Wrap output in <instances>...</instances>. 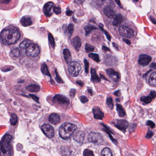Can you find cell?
Wrapping results in <instances>:
<instances>
[{"mask_svg":"<svg viewBox=\"0 0 156 156\" xmlns=\"http://www.w3.org/2000/svg\"><path fill=\"white\" fill-rule=\"evenodd\" d=\"M21 34L17 27L8 26L1 31L0 38L1 43L5 46L14 44L19 40Z\"/></svg>","mask_w":156,"mask_h":156,"instance_id":"1","label":"cell"},{"mask_svg":"<svg viewBox=\"0 0 156 156\" xmlns=\"http://www.w3.org/2000/svg\"><path fill=\"white\" fill-rule=\"evenodd\" d=\"M77 130V126L74 124L65 123L62 124L59 129V135L63 139L68 140Z\"/></svg>","mask_w":156,"mask_h":156,"instance_id":"2","label":"cell"},{"mask_svg":"<svg viewBox=\"0 0 156 156\" xmlns=\"http://www.w3.org/2000/svg\"><path fill=\"white\" fill-rule=\"evenodd\" d=\"M12 137L10 135H5L0 142V156H11V145Z\"/></svg>","mask_w":156,"mask_h":156,"instance_id":"3","label":"cell"},{"mask_svg":"<svg viewBox=\"0 0 156 156\" xmlns=\"http://www.w3.org/2000/svg\"><path fill=\"white\" fill-rule=\"evenodd\" d=\"M69 73L72 77H77L82 70L81 63L78 61H73L69 63L68 68Z\"/></svg>","mask_w":156,"mask_h":156,"instance_id":"4","label":"cell"},{"mask_svg":"<svg viewBox=\"0 0 156 156\" xmlns=\"http://www.w3.org/2000/svg\"><path fill=\"white\" fill-rule=\"evenodd\" d=\"M19 0H0V9L9 10L18 5Z\"/></svg>","mask_w":156,"mask_h":156,"instance_id":"5","label":"cell"},{"mask_svg":"<svg viewBox=\"0 0 156 156\" xmlns=\"http://www.w3.org/2000/svg\"><path fill=\"white\" fill-rule=\"evenodd\" d=\"M40 53L39 46L36 43H31L26 49V53L28 56L36 57Z\"/></svg>","mask_w":156,"mask_h":156,"instance_id":"6","label":"cell"},{"mask_svg":"<svg viewBox=\"0 0 156 156\" xmlns=\"http://www.w3.org/2000/svg\"><path fill=\"white\" fill-rule=\"evenodd\" d=\"M119 32L121 36L127 38H132L135 36L134 31L128 27L124 25L120 27Z\"/></svg>","mask_w":156,"mask_h":156,"instance_id":"7","label":"cell"},{"mask_svg":"<svg viewBox=\"0 0 156 156\" xmlns=\"http://www.w3.org/2000/svg\"><path fill=\"white\" fill-rule=\"evenodd\" d=\"M88 140L91 142L95 144H100L103 142V139L100 134L91 132L88 135Z\"/></svg>","mask_w":156,"mask_h":156,"instance_id":"8","label":"cell"},{"mask_svg":"<svg viewBox=\"0 0 156 156\" xmlns=\"http://www.w3.org/2000/svg\"><path fill=\"white\" fill-rule=\"evenodd\" d=\"M53 101L55 103L61 105H68L70 103V99L67 97L61 94L56 95L53 98Z\"/></svg>","mask_w":156,"mask_h":156,"instance_id":"9","label":"cell"},{"mask_svg":"<svg viewBox=\"0 0 156 156\" xmlns=\"http://www.w3.org/2000/svg\"><path fill=\"white\" fill-rule=\"evenodd\" d=\"M41 129L43 133L47 137L52 138L54 137L55 134L54 128L50 124H44L42 126Z\"/></svg>","mask_w":156,"mask_h":156,"instance_id":"10","label":"cell"},{"mask_svg":"<svg viewBox=\"0 0 156 156\" xmlns=\"http://www.w3.org/2000/svg\"><path fill=\"white\" fill-rule=\"evenodd\" d=\"M113 123L115 127L121 131H125L128 127L129 123L126 120H116Z\"/></svg>","mask_w":156,"mask_h":156,"instance_id":"11","label":"cell"},{"mask_svg":"<svg viewBox=\"0 0 156 156\" xmlns=\"http://www.w3.org/2000/svg\"><path fill=\"white\" fill-rule=\"evenodd\" d=\"M152 61V57L146 54H142L139 56V64L142 66H147Z\"/></svg>","mask_w":156,"mask_h":156,"instance_id":"12","label":"cell"},{"mask_svg":"<svg viewBox=\"0 0 156 156\" xmlns=\"http://www.w3.org/2000/svg\"><path fill=\"white\" fill-rule=\"evenodd\" d=\"M54 3L48 2L46 3L43 7V11L47 17H51L53 13Z\"/></svg>","mask_w":156,"mask_h":156,"instance_id":"13","label":"cell"},{"mask_svg":"<svg viewBox=\"0 0 156 156\" xmlns=\"http://www.w3.org/2000/svg\"><path fill=\"white\" fill-rule=\"evenodd\" d=\"M106 73L110 78L114 82H117L119 80L120 78L119 73L113 69H108L106 70Z\"/></svg>","mask_w":156,"mask_h":156,"instance_id":"14","label":"cell"},{"mask_svg":"<svg viewBox=\"0 0 156 156\" xmlns=\"http://www.w3.org/2000/svg\"><path fill=\"white\" fill-rule=\"evenodd\" d=\"M85 133L82 130H79L75 133L74 134L73 138L74 140L76 142H77L81 143L83 141L84 138H85Z\"/></svg>","mask_w":156,"mask_h":156,"instance_id":"15","label":"cell"},{"mask_svg":"<svg viewBox=\"0 0 156 156\" xmlns=\"http://www.w3.org/2000/svg\"><path fill=\"white\" fill-rule=\"evenodd\" d=\"M21 25L24 27H28L32 25L33 24L32 19L30 16H24L20 20Z\"/></svg>","mask_w":156,"mask_h":156,"instance_id":"16","label":"cell"},{"mask_svg":"<svg viewBox=\"0 0 156 156\" xmlns=\"http://www.w3.org/2000/svg\"><path fill=\"white\" fill-rule=\"evenodd\" d=\"M93 113L95 119L102 120L104 116V114L98 107H94L93 109Z\"/></svg>","mask_w":156,"mask_h":156,"instance_id":"17","label":"cell"},{"mask_svg":"<svg viewBox=\"0 0 156 156\" xmlns=\"http://www.w3.org/2000/svg\"><path fill=\"white\" fill-rule=\"evenodd\" d=\"M103 13L108 18H111L114 17L115 16V11L113 8L110 6H107L103 9Z\"/></svg>","mask_w":156,"mask_h":156,"instance_id":"18","label":"cell"},{"mask_svg":"<svg viewBox=\"0 0 156 156\" xmlns=\"http://www.w3.org/2000/svg\"><path fill=\"white\" fill-rule=\"evenodd\" d=\"M71 44L75 49L77 51H78L80 49L82 43H81V39L79 37L77 36L74 38L71 41Z\"/></svg>","mask_w":156,"mask_h":156,"instance_id":"19","label":"cell"},{"mask_svg":"<svg viewBox=\"0 0 156 156\" xmlns=\"http://www.w3.org/2000/svg\"><path fill=\"white\" fill-rule=\"evenodd\" d=\"M48 120L52 124L57 125L58 123H60L61 119H60V116L58 114L53 113L49 116Z\"/></svg>","mask_w":156,"mask_h":156,"instance_id":"20","label":"cell"},{"mask_svg":"<svg viewBox=\"0 0 156 156\" xmlns=\"http://www.w3.org/2000/svg\"><path fill=\"white\" fill-rule=\"evenodd\" d=\"M91 80L93 83H98L100 82V79L99 78L95 69L92 68L91 69Z\"/></svg>","mask_w":156,"mask_h":156,"instance_id":"21","label":"cell"},{"mask_svg":"<svg viewBox=\"0 0 156 156\" xmlns=\"http://www.w3.org/2000/svg\"><path fill=\"white\" fill-rule=\"evenodd\" d=\"M63 55L66 62L68 64L71 61V56L70 51L68 49H66L63 51Z\"/></svg>","mask_w":156,"mask_h":156,"instance_id":"22","label":"cell"},{"mask_svg":"<svg viewBox=\"0 0 156 156\" xmlns=\"http://www.w3.org/2000/svg\"><path fill=\"white\" fill-rule=\"evenodd\" d=\"M122 22H123V17L121 14H119L115 16L112 23L113 25L116 26L121 24Z\"/></svg>","mask_w":156,"mask_h":156,"instance_id":"23","label":"cell"},{"mask_svg":"<svg viewBox=\"0 0 156 156\" xmlns=\"http://www.w3.org/2000/svg\"><path fill=\"white\" fill-rule=\"evenodd\" d=\"M26 89L30 92H37L40 90L41 88L38 85L36 84H31L26 87Z\"/></svg>","mask_w":156,"mask_h":156,"instance_id":"24","label":"cell"},{"mask_svg":"<svg viewBox=\"0 0 156 156\" xmlns=\"http://www.w3.org/2000/svg\"><path fill=\"white\" fill-rule=\"evenodd\" d=\"M156 72H153L151 74V75H150V77H149V81H148V83H149V85H150V86H152V87H154L156 86Z\"/></svg>","mask_w":156,"mask_h":156,"instance_id":"25","label":"cell"},{"mask_svg":"<svg viewBox=\"0 0 156 156\" xmlns=\"http://www.w3.org/2000/svg\"><path fill=\"white\" fill-rule=\"evenodd\" d=\"M116 110L120 117H123L125 115V112L121 105H119V104L116 105Z\"/></svg>","mask_w":156,"mask_h":156,"instance_id":"26","label":"cell"},{"mask_svg":"<svg viewBox=\"0 0 156 156\" xmlns=\"http://www.w3.org/2000/svg\"><path fill=\"white\" fill-rule=\"evenodd\" d=\"M31 43H32L31 41H30L29 39H26L25 40H24L20 45V48L21 49L23 50H24L27 48V47L28 46V45L30 44Z\"/></svg>","mask_w":156,"mask_h":156,"instance_id":"27","label":"cell"},{"mask_svg":"<svg viewBox=\"0 0 156 156\" xmlns=\"http://www.w3.org/2000/svg\"><path fill=\"white\" fill-rule=\"evenodd\" d=\"M152 99H153V98L152 97L151 95H149V96H148L142 97L141 98V99H140V100L142 102L146 104H148V103L151 102Z\"/></svg>","mask_w":156,"mask_h":156,"instance_id":"28","label":"cell"},{"mask_svg":"<svg viewBox=\"0 0 156 156\" xmlns=\"http://www.w3.org/2000/svg\"><path fill=\"white\" fill-rule=\"evenodd\" d=\"M41 70L43 74L49 76L51 77V74H50V72H49V69L48 68L46 64H42L41 66Z\"/></svg>","mask_w":156,"mask_h":156,"instance_id":"29","label":"cell"},{"mask_svg":"<svg viewBox=\"0 0 156 156\" xmlns=\"http://www.w3.org/2000/svg\"><path fill=\"white\" fill-rule=\"evenodd\" d=\"M21 54V51L18 48L14 49L11 52V56L13 57H19Z\"/></svg>","mask_w":156,"mask_h":156,"instance_id":"30","label":"cell"},{"mask_svg":"<svg viewBox=\"0 0 156 156\" xmlns=\"http://www.w3.org/2000/svg\"><path fill=\"white\" fill-rule=\"evenodd\" d=\"M97 28L95 26L92 25H88L85 27V32H86V35H88L94 29H97Z\"/></svg>","mask_w":156,"mask_h":156,"instance_id":"31","label":"cell"},{"mask_svg":"<svg viewBox=\"0 0 156 156\" xmlns=\"http://www.w3.org/2000/svg\"><path fill=\"white\" fill-rule=\"evenodd\" d=\"M102 156H112L113 155L110 149L108 147H106L102 150L101 152Z\"/></svg>","mask_w":156,"mask_h":156,"instance_id":"32","label":"cell"},{"mask_svg":"<svg viewBox=\"0 0 156 156\" xmlns=\"http://www.w3.org/2000/svg\"><path fill=\"white\" fill-rule=\"evenodd\" d=\"M102 125H103V126H104V127L105 128V131L108 134V135H109V137H110V138L111 139V140L112 141V142H113L115 144H117L118 143V142H117V141L112 136H111V134L112 133L111 131H110V130H109V129L107 127V126H106L105 125H103V124H102Z\"/></svg>","mask_w":156,"mask_h":156,"instance_id":"33","label":"cell"},{"mask_svg":"<svg viewBox=\"0 0 156 156\" xmlns=\"http://www.w3.org/2000/svg\"><path fill=\"white\" fill-rule=\"evenodd\" d=\"M10 121L11 125H16L18 122V117H17V115L14 114H12Z\"/></svg>","mask_w":156,"mask_h":156,"instance_id":"34","label":"cell"},{"mask_svg":"<svg viewBox=\"0 0 156 156\" xmlns=\"http://www.w3.org/2000/svg\"><path fill=\"white\" fill-rule=\"evenodd\" d=\"M106 103L108 107L110 110H112L113 109V108H114V103H113V99H112V98L111 97H108L107 98Z\"/></svg>","mask_w":156,"mask_h":156,"instance_id":"35","label":"cell"},{"mask_svg":"<svg viewBox=\"0 0 156 156\" xmlns=\"http://www.w3.org/2000/svg\"><path fill=\"white\" fill-rule=\"evenodd\" d=\"M89 57L92 58L93 60H94V61L97 62H99L100 61L99 59V55L96 53H90L89 54Z\"/></svg>","mask_w":156,"mask_h":156,"instance_id":"36","label":"cell"},{"mask_svg":"<svg viewBox=\"0 0 156 156\" xmlns=\"http://www.w3.org/2000/svg\"><path fill=\"white\" fill-rule=\"evenodd\" d=\"M94 47L93 46H91V45H89L88 43H87L85 45V50L86 51V52H89L93 51H94Z\"/></svg>","mask_w":156,"mask_h":156,"instance_id":"37","label":"cell"},{"mask_svg":"<svg viewBox=\"0 0 156 156\" xmlns=\"http://www.w3.org/2000/svg\"><path fill=\"white\" fill-rule=\"evenodd\" d=\"M84 156H94V153L93 152L91 151V150H89L88 149H85L83 152V154Z\"/></svg>","mask_w":156,"mask_h":156,"instance_id":"38","label":"cell"},{"mask_svg":"<svg viewBox=\"0 0 156 156\" xmlns=\"http://www.w3.org/2000/svg\"><path fill=\"white\" fill-rule=\"evenodd\" d=\"M48 38H49V42L51 45L52 46L53 48H55V42L54 41V37H53V35H52L51 33H49L48 35Z\"/></svg>","mask_w":156,"mask_h":156,"instance_id":"39","label":"cell"},{"mask_svg":"<svg viewBox=\"0 0 156 156\" xmlns=\"http://www.w3.org/2000/svg\"><path fill=\"white\" fill-rule=\"evenodd\" d=\"M67 29H68L69 33L70 34V36H71L73 34L74 30V25H73V24H70L68 26Z\"/></svg>","mask_w":156,"mask_h":156,"instance_id":"40","label":"cell"},{"mask_svg":"<svg viewBox=\"0 0 156 156\" xmlns=\"http://www.w3.org/2000/svg\"><path fill=\"white\" fill-rule=\"evenodd\" d=\"M53 11L56 14H59L61 13V9L60 7L54 6L53 7Z\"/></svg>","mask_w":156,"mask_h":156,"instance_id":"41","label":"cell"},{"mask_svg":"<svg viewBox=\"0 0 156 156\" xmlns=\"http://www.w3.org/2000/svg\"><path fill=\"white\" fill-rule=\"evenodd\" d=\"M84 64H85V73L86 74L88 73V68H89V63L86 59L84 60Z\"/></svg>","mask_w":156,"mask_h":156,"instance_id":"42","label":"cell"},{"mask_svg":"<svg viewBox=\"0 0 156 156\" xmlns=\"http://www.w3.org/2000/svg\"><path fill=\"white\" fill-rule=\"evenodd\" d=\"M79 99L81 102L83 103L87 102L88 101V99L85 96H82L80 97Z\"/></svg>","mask_w":156,"mask_h":156,"instance_id":"43","label":"cell"},{"mask_svg":"<svg viewBox=\"0 0 156 156\" xmlns=\"http://www.w3.org/2000/svg\"><path fill=\"white\" fill-rule=\"evenodd\" d=\"M56 80L57 81V82L58 83H63V81H62V80L61 79V77H60V76L58 74V73H57V71H56Z\"/></svg>","mask_w":156,"mask_h":156,"instance_id":"44","label":"cell"},{"mask_svg":"<svg viewBox=\"0 0 156 156\" xmlns=\"http://www.w3.org/2000/svg\"><path fill=\"white\" fill-rule=\"evenodd\" d=\"M99 27L103 31V32L105 33V34L106 36L107 37L108 39V40H109V41H111V38L110 35V34H109V33L107 32V31H106L105 30H104V29H103V28L102 27H101L100 26H99Z\"/></svg>","mask_w":156,"mask_h":156,"instance_id":"45","label":"cell"},{"mask_svg":"<svg viewBox=\"0 0 156 156\" xmlns=\"http://www.w3.org/2000/svg\"><path fill=\"white\" fill-rule=\"evenodd\" d=\"M147 125L150 126V127H151L152 128H154V127H155V124H154V122L151 121V120H148L147 121Z\"/></svg>","mask_w":156,"mask_h":156,"instance_id":"46","label":"cell"},{"mask_svg":"<svg viewBox=\"0 0 156 156\" xmlns=\"http://www.w3.org/2000/svg\"><path fill=\"white\" fill-rule=\"evenodd\" d=\"M153 135V132L152 131L150 130H148L147 133V135H146V138L150 139L152 137Z\"/></svg>","mask_w":156,"mask_h":156,"instance_id":"47","label":"cell"},{"mask_svg":"<svg viewBox=\"0 0 156 156\" xmlns=\"http://www.w3.org/2000/svg\"><path fill=\"white\" fill-rule=\"evenodd\" d=\"M76 90L75 89H71L70 92V95L71 97L73 98L75 95Z\"/></svg>","mask_w":156,"mask_h":156,"instance_id":"48","label":"cell"},{"mask_svg":"<svg viewBox=\"0 0 156 156\" xmlns=\"http://www.w3.org/2000/svg\"><path fill=\"white\" fill-rule=\"evenodd\" d=\"M74 1L78 4H82L85 0H74Z\"/></svg>","mask_w":156,"mask_h":156,"instance_id":"49","label":"cell"},{"mask_svg":"<svg viewBox=\"0 0 156 156\" xmlns=\"http://www.w3.org/2000/svg\"><path fill=\"white\" fill-rule=\"evenodd\" d=\"M31 97V98H33V99H34V100H35V101L37 102L38 103V97H37V96H35V95H29Z\"/></svg>","mask_w":156,"mask_h":156,"instance_id":"50","label":"cell"},{"mask_svg":"<svg viewBox=\"0 0 156 156\" xmlns=\"http://www.w3.org/2000/svg\"><path fill=\"white\" fill-rule=\"evenodd\" d=\"M150 95H151L152 97L153 98V99L156 98V92L155 91H151L150 92Z\"/></svg>","mask_w":156,"mask_h":156,"instance_id":"51","label":"cell"},{"mask_svg":"<svg viewBox=\"0 0 156 156\" xmlns=\"http://www.w3.org/2000/svg\"><path fill=\"white\" fill-rule=\"evenodd\" d=\"M73 11L71 10H67L66 12V15H67V16H71V15H72V14H73Z\"/></svg>","mask_w":156,"mask_h":156,"instance_id":"52","label":"cell"},{"mask_svg":"<svg viewBox=\"0 0 156 156\" xmlns=\"http://www.w3.org/2000/svg\"><path fill=\"white\" fill-rule=\"evenodd\" d=\"M150 67L154 69H156V63H152L151 64V65L150 66Z\"/></svg>","mask_w":156,"mask_h":156,"instance_id":"53","label":"cell"},{"mask_svg":"<svg viewBox=\"0 0 156 156\" xmlns=\"http://www.w3.org/2000/svg\"><path fill=\"white\" fill-rule=\"evenodd\" d=\"M76 83L78 84V85H79V86H81V87H83V86L84 85L83 83V82H81V81H77L76 82Z\"/></svg>","mask_w":156,"mask_h":156,"instance_id":"54","label":"cell"},{"mask_svg":"<svg viewBox=\"0 0 156 156\" xmlns=\"http://www.w3.org/2000/svg\"><path fill=\"white\" fill-rule=\"evenodd\" d=\"M150 20H151V21H152V23L154 24H156V19H155V18H153V17H152V16H150Z\"/></svg>","mask_w":156,"mask_h":156,"instance_id":"55","label":"cell"},{"mask_svg":"<svg viewBox=\"0 0 156 156\" xmlns=\"http://www.w3.org/2000/svg\"><path fill=\"white\" fill-rule=\"evenodd\" d=\"M115 1L116 3H117V4L120 7H121V9H122V6H121V3L120 2V0H115Z\"/></svg>","mask_w":156,"mask_h":156,"instance_id":"56","label":"cell"},{"mask_svg":"<svg viewBox=\"0 0 156 156\" xmlns=\"http://www.w3.org/2000/svg\"><path fill=\"white\" fill-rule=\"evenodd\" d=\"M123 41L125 42L127 44H128V45H130V41H129V40H128V39H125V38H124V39H123Z\"/></svg>","mask_w":156,"mask_h":156,"instance_id":"57","label":"cell"},{"mask_svg":"<svg viewBox=\"0 0 156 156\" xmlns=\"http://www.w3.org/2000/svg\"><path fill=\"white\" fill-rule=\"evenodd\" d=\"M114 95H116V96H119L120 95V91H119V90L116 91L115 93H114Z\"/></svg>","mask_w":156,"mask_h":156,"instance_id":"58","label":"cell"},{"mask_svg":"<svg viewBox=\"0 0 156 156\" xmlns=\"http://www.w3.org/2000/svg\"><path fill=\"white\" fill-rule=\"evenodd\" d=\"M103 51H110V49L106 47L105 46H103Z\"/></svg>","mask_w":156,"mask_h":156,"instance_id":"59","label":"cell"},{"mask_svg":"<svg viewBox=\"0 0 156 156\" xmlns=\"http://www.w3.org/2000/svg\"><path fill=\"white\" fill-rule=\"evenodd\" d=\"M88 92L90 93V94L92 95L93 94V91H92V89H88Z\"/></svg>","mask_w":156,"mask_h":156,"instance_id":"60","label":"cell"},{"mask_svg":"<svg viewBox=\"0 0 156 156\" xmlns=\"http://www.w3.org/2000/svg\"><path fill=\"white\" fill-rule=\"evenodd\" d=\"M113 46H114V47H115V49H118V46H117L116 43H113Z\"/></svg>","mask_w":156,"mask_h":156,"instance_id":"61","label":"cell"},{"mask_svg":"<svg viewBox=\"0 0 156 156\" xmlns=\"http://www.w3.org/2000/svg\"><path fill=\"white\" fill-rule=\"evenodd\" d=\"M133 1H135V2H137L139 0H133Z\"/></svg>","mask_w":156,"mask_h":156,"instance_id":"62","label":"cell"}]
</instances>
